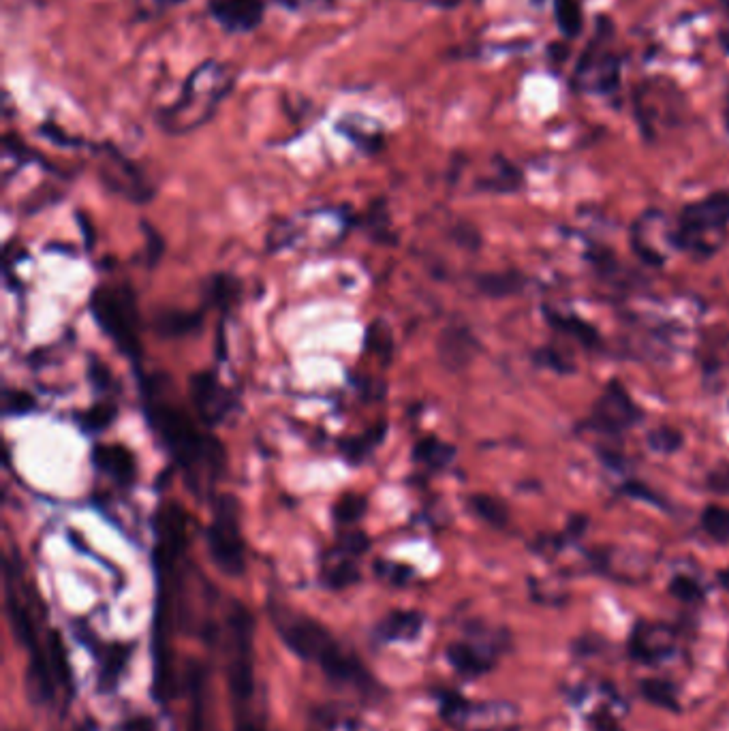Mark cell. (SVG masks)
Instances as JSON below:
<instances>
[{"mask_svg":"<svg viewBox=\"0 0 729 731\" xmlns=\"http://www.w3.org/2000/svg\"><path fill=\"white\" fill-rule=\"evenodd\" d=\"M169 379L152 375L142 379L144 411L152 432L180 469L186 488L197 499H214V488L227 471L225 445L206 432L169 394Z\"/></svg>","mask_w":729,"mask_h":731,"instance_id":"6da1fadb","label":"cell"},{"mask_svg":"<svg viewBox=\"0 0 729 731\" xmlns=\"http://www.w3.org/2000/svg\"><path fill=\"white\" fill-rule=\"evenodd\" d=\"M238 67L231 62L208 58L189 73L180 95L154 114L157 127L172 137L189 135L208 124L221 110L225 99L234 92L238 82Z\"/></svg>","mask_w":729,"mask_h":731,"instance_id":"7a4b0ae2","label":"cell"},{"mask_svg":"<svg viewBox=\"0 0 729 731\" xmlns=\"http://www.w3.org/2000/svg\"><path fill=\"white\" fill-rule=\"evenodd\" d=\"M272 625L276 627L281 640L287 648L304 661L317 663L321 670L336 682L353 684V687H368L372 684L364 665L353 659L349 652L343 650L336 642V637L328 627H323L319 620L289 610L287 605L272 603L270 605Z\"/></svg>","mask_w":729,"mask_h":731,"instance_id":"3957f363","label":"cell"},{"mask_svg":"<svg viewBox=\"0 0 729 731\" xmlns=\"http://www.w3.org/2000/svg\"><path fill=\"white\" fill-rule=\"evenodd\" d=\"M90 313L101 332L133 364L142 360V325L135 291L127 285H101L90 295Z\"/></svg>","mask_w":729,"mask_h":731,"instance_id":"277c9868","label":"cell"},{"mask_svg":"<svg viewBox=\"0 0 729 731\" xmlns=\"http://www.w3.org/2000/svg\"><path fill=\"white\" fill-rule=\"evenodd\" d=\"M206 546L216 569L229 578L246 571V541L240 524V501L234 494H216L212 499V520L206 526Z\"/></svg>","mask_w":729,"mask_h":731,"instance_id":"5b68a950","label":"cell"},{"mask_svg":"<svg viewBox=\"0 0 729 731\" xmlns=\"http://www.w3.org/2000/svg\"><path fill=\"white\" fill-rule=\"evenodd\" d=\"M99 165L101 182L116 195L127 197L133 204H146L154 197V186L137 163L112 146L95 144L92 146Z\"/></svg>","mask_w":729,"mask_h":731,"instance_id":"8992f818","label":"cell"},{"mask_svg":"<svg viewBox=\"0 0 729 731\" xmlns=\"http://www.w3.org/2000/svg\"><path fill=\"white\" fill-rule=\"evenodd\" d=\"M229 635H231V689L236 697L246 702L255 693V670H253V618L242 603L231 605L229 612Z\"/></svg>","mask_w":729,"mask_h":731,"instance_id":"52a82bcc","label":"cell"},{"mask_svg":"<svg viewBox=\"0 0 729 731\" xmlns=\"http://www.w3.org/2000/svg\"><path fill=\"white\" fill-rule=\"evenodd\" d=\"M571 84L580 92L588 95H608L620 84V58L608 43L593 41L586 45L580 56L576 71H573Z\"/></svg>","mask_w":729,"mask_h":731,"instance_id":"ba28073f","label":"cell"},{"mask_svg":"<svg viewBox=\"0 0 729 731\" xmlns=\"http://www.w3.org/2000/svg\"><path fill=\"white\" fill-rule=\"evenodd\" d=\"M193 411L204 428L221 426L238 409V396L212 370H199L189 379Z\"/></svg>","mask_w":729,"mask_h":731,"instance_id":"9c48e42d","label":"cell"},{"mask_svg":"<svg viewBox=\"0 0 729 731\" xmlns=\"http://www.w3.org/2000/svg\"><path fill=\"white\" fill-rule=\"evenodd\" d=\"M274 0H208V18L227 35H251L266 20Z\"/></svg>","mask_w":729,"mask_h":731,"instance_id":"30bf717a","label":"cell"},{"mask_svg":"<svg viewBox=\"0 0 729 731\" xmlns=\"http://www.w3.org/2000/svg\"><path fill=\"white\" fill-rule=\"evenodd\" d=\"M638 409H635V404L631 402L629 394L620 387L616 381H612L606 392H603V396L597 400L595 409H593V419L606 430H612V432H618V430H625L629 426H633L635 422H638Z\"/></svg>","mask_w":729,"mask_h":731,"instance_id":"8fae6325","label":"cell"},{"mask_svg":"<svg viewBox=\"0 0 729 731\" xmlns=\"http://www.w3.org/2000/svg\"><path fill=\"white\" fill-rule=\"evenodd\" d=\"M729 223V191L712 193L702 201L687 206L682 212V229L685 233H700L706 229H719Z\"/></svg>","mask_w":729,"mask_h":731,"instance_id":"7c38bea8","label":"cell"},{"mask_svg":"<svg viewBox=\"0 0 729 731\" xmlns=\"http://www.w3.org/2000/svg\"><path fill=\"white\" fill-rule=\"evenodd\" d=\"M92 464L99 473L110 477L116 486H133L137 479V460L124 445H97L92 451Z\"/></svg>","mask_w":729,"mask_h":731,"instance_id":"4fadbf2b","label":"cell"},{"mask_svg":"<svg viewBox=\"0 0 729 731\" xmlns=\"http://www.w3.org/2000/svg\"><path fill=\"white\" fill-rule=\"evenodd\" d=\"M477 353V340L471 330L462 325H449L439 336L437 355L443 368L458 372L467 368Z\"/></svg>","mask_w":729,"mask_h":731,"instance_id":"5bb4252c","label":"cell"},{"mask_svg":"<svg viewBox=\"0 0 729 731\" xmlns=\"http://www.w3.org/2000/svg\"><path fill=\"white\" fill-rule=\"evenodd\" d=\"M201 310H165L154 319V328L163 338H184L201 330Z\"/></svg>","mask_w":729,"mask_h":731,"instance_id":"9a60e30c","label":"cell"},{"mask_svg":"<svg viewBox=\"0 0 729 731\" xmlns=\"http://www.w3.org/2000/svg\"><path fill=\"white\" fill-rule=\"evenodd\" d=\"M387 434V422H379L375 426H370L366 432L358 434V437H347L340 441V454L351 464H362L372 451H375L383 441Z\"/></svg>","mask_w":729,"mask_h":731,"instance_id":"2e32d148","label":"cell"},{"mask_svg":"<svg viewBox=\"0 0 729 731\" xmlns=\"http://www.w3.org/2000/svg\"><path fill=\"white\" fill-rule=\"evenodd\" d=\"M424 627V616L420 612H392L381 620L377 627L379 637L383 640H415L417 635L422 633Z\"/></svg>","mask_w":729,"mask_h":731,"instance_id":"e0dca14e","label":"cell"},{"mask_svg":"<svg viewBox=\"0 0 729 731\" xmlns=\"http://www.w3.org/2000/svg\"><path fill=\"white\" fill-rule=\"evenodd\" d=\"M456 458V447L437 437H424L413 447V462L432 471H441Z\"/></svg>","mask_w":729,"mask_h":731,"instance_id":"ac0fdd59","label":"cell"},{"mask_svg":"<svg viewBox=\"0 0 729 731\" xmlns=\"http://www.w3.org/2000/svg\"><path fill=\"white\" fill-rule=\"evenodd\" d=\"M353 558L355 556H351V554L332 550L328 556V563H325V569H323V584L340 590V588H347L358 582L360 569L353 563Z\"/></svg>","mask_w":729,"mask_h":731,"instance_id":"d6986e66","label":"cell"},{"mask_svg":"<svg viewBox=\"0 0 729 731\" xmlns=\"http://www.w3.org/2000/svg\"><path fill=\"white\" fill-rule=\"evenodd\" d=\"M633 652L644 661L663 657L672 646V633L663 627H644L633 637Z\"/></svg>","mask_w":729,"mask_h":731,"instance_id":"ffe728a7","label":"cell"},{"mask_svg":"<svg viewBox=\"0 0 729 731\" xmlns=\"http://www.w3.org/2000/svg\"><path fill=\"white\" fill-rule=\"evenodd\" d=\"M447 659L449 663L454 665V670L460 672L462 676H482L488 667L490 661L479 652L477 648L469 646V644H452L447 648Z\"/></svg>","mask_w":729,"mask_h":731,"instance_id":"44dd1931","label":"cell"},{"mask_svg":"<svg viewBox=\"0 0 729 731\" xmlns=\"http://www.w3.org/2000/svg\"><path fill=\"white\" fill-rule=\"evenodd\" d=\"M556 26L567 39H576L584 26V11L580 0H554Z\"/></svg>","mask_w":729,"mask_h":731,"instance_id":"7402d4cb","label":"cell"},{"mask_svg":"<svg viewBox=\"0 0 729 731\" xmlns=\"http://www.w3.org/2000/svg\"><path fill=\"white\" fill-rule=\"evenodd\" d=\"M366 509H368L366 496H362L358 492H347L336 501L332 513H334V520L338 526H353L364 518Z\"/></svg>","mask_w":729,"mask_h":731,"instance_id":"603a6c76","label":"cell"},{"mask_svg":"<svg viewBox=\"0 0 729 731\" xmlns=\"http://www.w3.org/2000/svg\"><path fill=\"white\" fill-rule=\"evenodd\" d=\"M240 298V285L234 276L219 274L210 278L208 283V302L221 310H229V306Z\"/></svg>","mask_w":729,"mask_h":731,"instance_id":"cb8c5ba5","label":"cell"},{"mask_svg":"<svg viewBox=\"0 0 729 731\" xmlns=\"http://www.w3.org/2000/svg\"><path fill=\"white\" fill-rule=\"evenodd\" d=\"M469 503H471V509L477 513V516L482 518L484 522H488L490 526H494V528H503L509 520L505 503H501L499 499H494V496L473 494Z\"/></svg>","mask_w":729,"mask_h":731,"instance_id":"d4e9b609","label":"cell"},{"mask_svg":"<svg viewBox=\"0 0 729 731\" xmlns=\"http://www.w3.org/2000/svg\"><path fill=\"white\" fill-rule=\"evenodd\" d=\"M118 417V404L112 400H101L80 417V424L86 432H103L110 428Z\"/></svg>","mask_w":729,"mask_h":731,"instance_id":"484cf974","label":"cell"},{"mask_svg":"<svg viewBox=\"0 0 729 731\" xmlns=\"http://www.w3.org/2000/svg\"><path fill=\"white\" fill-rule=\"evenodd\" d=\"M366 351L381 357L383 362H390L394 355V338L392 330L387 328L385 321H375L366 330Z\"/></svg>","mask_w":729,"mask_h":731,"instance_id":"4316f807","label":"cell"},{"mask_svg":"<svg viewBox=\"0 0 729 731\" xmlns=\"http://www.w3.org/2000/svg\"><path fill=\"white\" fill-rule=\"evenodd\" d=\"M640 691L653 706H659L663 710H676L678 708L676 689L672 687L668 680H644Z\"/></svg>","mask_w":729,"mask_h":731,"instance_id":"83f0119b","label":"cell"},{"mask_svg":"<svg viewBox=\"0 0 729 731\" xmlns=\"http://www.w3.org/2000/svg\"><path fill=\"white\" fill-rule=\"evenodd\" d=\"M704 531L721 543H729V509L721 505H708L702 513Z\"/></svg>","mask_w":729,"mask_h":731,"instance_id":"f1b7e54d","label":"cell"},{"mask_svg":"<svg viewBox=\"0 0 729 731\" xmlns=\"http://www.w3.org/2000/svg\"><path fill=\"white\" fill-rule=\"evenodd\" d=\"M477 287L492 298H503V295L516 293L520 289L518 274H484L477 278Z\"/></svg>","mask_w":729,"mask_h":731,"instance_id":"f546056e","label":"cell"},{"mask_svg":"<svg viewBox=\"0 0 729 731\" xmlns=\"http://www.w3.org/2000/svg\"><path fill=\"white\" fill-rule=\"evenodd\" d=\"M554 325H558V328H561L563 332H567L569 336H576L582 342V345H586V347H595L599 342V334H597V330L593 328V325L584 323L578 317H569V319H558L556 317Z\"/></svg>","mask_w":729,"mask_h":731,"instance_id":"4dcf8cb0","label":"cell"},{"mask_svg":"<svg viewBox=\"0 0 729 731\" xmlns=\"http://www.w3.org/2000/svg\"><path fill=\"white\" fill-rule=\"evenodd\" d=\"M35 409V398L18 387L5 390V415H26Z\"/></svg>","mask_w":729,"mask_h":731,"instance_id":"1f68e13d","label":"cell"},{"mask_svg":"<svg viewBox=\"0 0 729 731\" xmlns=\"http://www.w3.org/2000/svg\"><path fill=\"white\" fill-rule=\"evenodd\" d=\"M648 443L657 451H665V454H672L682 445V434L674 428H659L653 430L648 437Z\"/></svg>","mask_w":729,"mask_h":731,"instance_id":"d6a6232c","label":"cell"},{"mask_svg":"<svg viewBox=\"0 0 729 731\" xmlns=\"http://www.w3.org/2000/svg\"><path fill=\"white\" fill-rule=\"evenodd\" d=\"M670 593L685 603H695L702 599V588L697 586V582H693L691 578H685V575H678V578L672 580Z\"/></svg>","mask_w":729,"mask_h":731,"instance_id":"836d02e7","label":"cell"},{"mask_svg":"<svg viewBox=\"0 0 729 731\" xmlns=\"http://www.w3.org/2000/svg\"><path fill=\"white\" fill-rule=\"evenodd\" d=\"M88 377L99 387V390H110V387H114V377H112L110 368L101 362H92V366L88 370Z\"/></svg>","mask_w":729,"mask_h":731,"instance_id":"e575fe53","label":"cell"},{"mask_svg":"<svg viewBox=\"0 0 729 731\" xmlns=\"http://www.w3.org/2000/svg\"><path fill=\"white\" fill-rule=\"evenodd\" d=\"M710 488L715 492H727L729 490V466L727 469H717L708 479Z\"/></svg>","mask_w":729,"mask_h":731,"instance_id":"d590c367","label":"cell"},{"mask_svg":"<svg viewBox=\"0 0 729 731\" xmlns=\"http://www.w3.org/2000/svg\"><path fill=\"white\" fill-rule=\"evenodd\" d=\"M377 567H379V573H383L387 580H392L396 584H402L400 573H407V575L411 573L407 567H400V565H394V563H379Z\"/></svg>","mask_w":729,"mask_h":731,"instance_id":"8d00e7d4","label":"cell"},{"mask_svg":"<svg viewBox=\"0 0 729 731\" xmlns=\"http://www.w3.org/2000/svg\"><path fill=\"white\" fill-rule=\"evenodd\" d=\"M124 731H157V729H154L150 719L137 717V719H131L127 725H124Z\"/></svg>","mask_w":729,"mask_h":731,"instance_id":"74e56055","label":"cell"},{"mask_svg":"<svg viewBox=\"0 0 729 731\" xmlns=\"http://www.w3.org/2000/svg\"><path fill=\"white\" fill-rule=\"evenodd\" d=\"M154 7H157V11H165V9H174L178 5H182L184 0H152Z\"/></svg>","mask_w":729,"mask_h":731,"instance_id":"f35d334b","label":"cell"},{"mask_svg":"<svg viewBox=\"0 0 729 731\" xmlns=\"http://www.w3.org/2000/svg\"><path fill=\"white\" fill-rule=\"evenodd\" d=\"M597 731H620V729L610 717H603L601 721H597Z\"/></svg>","mask_w":729,"mask_h":731,"instance_id":"ab89813d","label":"cell"},{"mask_svg":"<svg viewBox=\"0 0 729 731\" xmlns=\"http://www.w3.org/2000/svg\"><path fill=\"white\" fill-rule=\"evenodd\" d=\"M238 731H261L257 725H253V723H242L240 727H238Z\"/></svg>","mask_w":729,"mask_h":731,"instance_id":"60d3db41","label":"cell"},{"mask_svg":"<svg viewBox=\"0 0 729 731\" xmlns=\"http://www.w3.org/2000/svg\"><path fill=\"white\" fill-rule=\"evenodd\" d=\"M725 124H727V131H729V105H727V110H725Z\"/></svg>","mask_w":729,"mask_h":731,"instance_id":"b9f144b4","label":"cell"},{"mask_svg":"<svg viewBox=\"0 0 729 731\" xmlns=\"http://www.w3.org/2000/svg\"><path fill=\"white\" fill-rule=\"evenodd\" d=\"M721 5H723V7H727V9H729V0H721Z\"/></svg>","mask_w":729,"mask_h":731,"instance_id":"7bdbcfd3","label":"cell"},{"mask_svg":"<svg viewBox=\"0 0 729 731\" xmlns=\"http://www.w3.org/2000/svg\"><path fill=\"white\" fill-rule=\"evenodd\" d=\"M33 3H39L41 5V3H45V0H33Z\"/></svg>","mask_w":729,"mask_h":731,"instance_id":"ee69618b","label":"cell"}]
</instances>
